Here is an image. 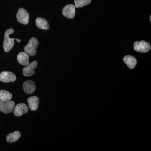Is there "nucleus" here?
Returning <instances> with one entry per match:
<instances>
[{"mask_svg":"<svg viewBox=\"0 0 151 151\" xmlns=\"http://www.w3.org/2000/svg\"><path fill=\"white\" fill-rule=\"evenodd\" d=\"M14 30L12 28H11L10 29L7 30L5 33L3 48L6 52H9L14 45V40H16V39L11 38L9 37L10 35L14 33Z\"/></svg>","mask_w":151,"mask_h":151,"instance_id":"nucleus-1","label":"nucleus"},{"mask_svg":"<svg viewBox=\"0 0 151 151\" xmlns=\"http://www.w3.org/2000/svg\"><path fill=\"white\" fill-rule=\"evenodd\" d=\"M38 44L39 42L37 39L35 37L31 38L24 48L25 52L31 56H34L36 54Z\"/></svg>","mask_w":151,"mask_h":151,"instance_id":"nucleus-2","label":"nucleus"},{"mask_svg":"<svg viewBox=\"0 0 151 151\" xmlns=\"http://www.w3.org/2000/svg\"><path fill=\"white\" fill-rule=\"evenodd\" d=\"M134 48L135 51L141 53H146L150 50L151 47L150 44L145 40L136 41L134 43Z\"/></svg>","mask_w":151,"mask_h":151,"instance_id":"nucleus-3","label":"nucleus"},{"mask_svg":"<svg viewBox=\"0 0 151 151\" xmlns=\"http://www.w3.org/2000/svg\"><path fill=\"white\" fill-rule=\"evenodd\" d=\"M16 17L17 21L22 24L26 25L29 23V15L24 9H19L17 13Z\"/></svg>","mask_w":151,"mask_h":151,"instance_id":"nucleus-4","label":"nucleus"},{"mask_svg":"<svg viewBox=\"0 0 151 151\" xmlns=\"http://www.w3.org/2000/svg\"><path fill=\"white\" fill-rule=\"evenodd\" d=\"M15 105L13 101H3L0 100V111L4 113H10L14 110Z\"/></svg>","mask_w":151,"mask_h":151,"instance_id":"nucleus-5","label":"nucleus"},{"mask_svg":"<svg viewBox=\"0 0 151 151\" xmlns=\"http://www.w3.org/2000/svg\"><path fill=\"white\" fill-rule=\"evenodd\" d=\"M75 9V6L74 5H67L63 9V15L68 19H73L76 14Z\"/></svg>","mask_w":151,"mask_h":151,"instance_id":"nucleus-6","label":"nucleus"},{"mask_svg":"<svg viewBox=\"0 0 151 151\" xmlns=\"http://www.w3.org/2000/svg\"><path fill=\"white\" fill-rule=\"evenodd\" d=\"M37 65L38 62L37 61H34L29 63L23 69V75L27 77L32 76L35 73L34 69L37 68Z\"/></svg>","mask_w":151,"mask_h":151,"instance_id":"nucleus-7","label":"nucleus"},{"mask_svg":"<svg viewBox=\"0 0 151 151\" xmlns=\"http://www.w3.org/2000/svg\"><path fill=\"white\" fill-rule=\"evenodd\" d=\"M16 80V76L12 72L3 71L0 73V81L4 83L14 82Z\"/></svg>","mask_w":151,"mask_h":151,"instance_id":"nucleus-8","label":"nucleus"},{"mask_svg":"<svg viewBox=\"0 0 151 151\" xmlns=\"http://www.w3.org/2000/svg\"><path fill=\"white\" fill-rule=\"evenodd\" d=\"M14 114L17 117L21 116L28 111L27 105L24 103H20L15 106Z\"/></svg>","mask_w":151,"mask_h":151,"instance_id":"nucleus-9","label":"nucleus"},{"mask_svg":"<svg viewBox=\"0 0 151 151\" xmlns=\"http://www.w3.org/2000/svg\"><path fill=\"white\" fill-rule=\"evenodd\" d=\"M23 89L26 94H33L35 92L36 86L35 83L32 80H29L25 81L23 83Z\"/></svg>","mask_w":151,"mask_h":151,"instance_id":"nucleus-10","label":"nucleus"},{"mask_svg":"<svg viewBox=\"0 0 151 151\" xmlns=\"http://www.w3.org/2000/svg\"><path fill=\"white\" fill-rule=\"evenodd\" d=\"M36 25L38 28L40 29L48 30L50 28V26L48 22L43 18H37L35 20Z\"/></svg>","mask_w":151,"mask_h":151,"instance_id":"nucleus-11","label":"nucleus"},{"mask_svg":"<svg viewBox=\"0 0 151 151\" xmlns=\"http://www.w3.org/2000/svg\"><path fill=\"white\" fill-rule=\"evenodd\" d=\"M29 106L31 111H35L38 108L39 99L35 96H32L27 99Z\"/></svg>","mask_w":151,"mask_h":151,"instance_id":"nucleus-12","label":"nucleus"},{"mask_svg":"<svg viewBox=\"0 0 151 151\" xmlns=\"http://www.w3.org/2000/svg\"><path fill=\"white\" fill-rule=\"evenodd\" d=\"M123 60L126 65L130 69H133L137 65V60L132 55H126L124 58Z\"/></svg>","mask_w":151,"mask_h":151,"instance_id":"nucleus-13","label":"nucleus"},{"mask_svg":"<svg viewBox=\"0 0 151 151\" xmlns=\"http://www.w3.org/2000/svg\"><path fill=\"white\" fill-rule=\"evenodd\" d=\"M29 56L26 52H20L18 54L17 59L20 64L26 65L29 63Z\"/></svg>","mask_w":151,"mask_h":151,"instance_id":"nucleus-14","label":"nucleus"},{"mask_svg":"<svg viewBox=\"0 0 151 151\" xmlns=\"http://www.w3.org/2000/svg\"><path fill=\"white\" fill-rule=\"evenodd\" d=\"M21 137L20 132L18 131L13 133H10L6 137V141L8 143H12L16 142Z\"/></svg>","mask_w":151,"mask_h":151,"instance_id":"nucleus-15","label":"nucleus"},{"mask_svg":"<svg viewBox=\"0 0 151 151\" xmlns=\"http://www.w3.org/2000/svg\"><path fill=\"white\" fill-rule=\"evenodd\" d=\"M12 97L11 93L5 90H0V100L3 101L10 100Z\"/></svg>","mask_w":151,"mask_h":151,"instance_id":"nucleus-16","label":"nucleus"},{"mask_svg":"<svg viewBox=\"0 0 151 151\" xmlns=\"http://www.w3.org/2000/svg\"><path fill=\"white\" fill-rule=\"evenodd\" d=\"M92 0H74L76 8H78L89 4Z\"/></svg>","mask_w":151,"mask_h":151,"instance_id":"nucleus-17","label":"nucleus"},{"mask_svg":"<svg viewBox=\"0 0 151 151\" xmlns=\"http://www.w3.org/2000/svg\"><path fill=\"white\" fill-rule=\"evenodd\" d=\"M16 40L17 41V42H19H19H21L20 40L18 39H16Z\"/></svg>","mask_w":151,"mask_h":151,"instance_id":"nucleus-18","label":"nucleus"},{"mask_svg":"<svg viewBox=\"0 0 151 151\" xmlns=\"http://www.w3.org/2000/svg\"><path fill=\"white\" fill-rule=\"evenodd\" d=\"M151 16L150 15V21H151Z\"/></svg>","mask_w":151,"mask_h":151,"instance_id":"nucleus-19","label":"nucleus"}]
</instances>
